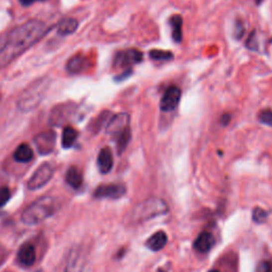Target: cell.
Returning <instances> with one entry per match:
<instances>
[{
  "label": "cell",
  "instance_id": "1",
  "mask_svg": "<svg viewBox=\"0 0 272 272\" xmlns=\"http://www.w3.org/2000/svg\"><path fill=\"white\" fill-rule=\"evenodd\" d=\"M48 30L45 23L38 20L28 21L12 30L0 48V70L36 44Z\"/></svg>",
  "mask_w": 272,
  "mask_h": 272
},
{
  "label": "cell",
  "instance_id": "2",
  "mask_svg": "<svg viewBox=\"0 0 272 272\" xmlns=\"http://www.w3.org/2000/svg\"><path fill=\"white\" fill-rule=\"evenodd\" d=\"M57 211V202L51 197H43L32 202L21 214V220L28 226H36Z\"/></svg>",
  "mask_w": 272,
  "mask_h": 272
},
{
  "label": "cell",
  "instance_id": "3",
  "mask_svg": "<svg viewBox=\"0 0 272 272\" xmlns=\"http://www.w3.org/2000/svg\"><path fill=\"white\" fill-rule=\"evenodd\" d=\"M168 212H169V207L163 199L150 198L143 200L134 207L131 212V220L136 223L145 222L166 215Z\"/></svg>",
  "mask_w": 272,
  "mask_h": 272
},
{
  "label": "cell",
  "instance_id": "4",
  "mask_svg": "<svg viewBox=\"0 0 272 272\" xmlns=\"http://www.w3.org/2000/svg\"><path fill=\"white\" fill-rule=\"evenodd\" d=\"M50 81L46 78L38 79L32 82L19 96L17 107L22 112H28L35 109L45 96Z\"/></svg>",
  "mask_w": 272,
  "mask_h": 272
},
{
  "label": "cell",
  "instance_id": "5",
  "mask_svg": "<svg viewBox=\"0 0 272 272\" xmlns=\"http://www.w3.org/2000/svg\"><path fill=\"white\" fill-rule=\"evenodd\" d=\"M54 173V168L50 163H44L39 166L35 172L29 179L27 186L30 190H37L45 186L51 180Z\"/></svg>",
  "mask_w": 272,
  "mask_h": 272
},
{
  "label": "cell",
  "instance_id": "6",
  "mask_svg": "<svg viewBox=\"0 0 272 272\" xmlns=\"http://www.w3.org/2000/svg\"><path fill=\"white\" fill-rule=\"evenodd\" d=\"M143 60V54L138 49H127L116 53L114 59V66L125 69H131L130 67L138 64Z\"/></svg>",
  "mask_w": 272,
  "mask_h": 272
},
{
  "label": "cell",
  "instance_id": "7",
  "mask_svg": "<svg viewBox=\"0 0 272 272\" xmlns=\"http://www.w3.org/2000/svg\"><path fill=\"white\" fill-rule=\"evenodd\" d=\"M128 129H130V115L127 113L114 115L107 125V133L113 136L114 138L118 137Z\"/></svg>",
  "mask_w": 272,
  "mask_h": 272
},
{
  "label": "cell",
  "instance_id": "8",
  "mask_svg": "<svg viewBox=\"0 0 272 272\" xmlns=\"http://www.w3.org/2000/svg\"><path fill=\"white\" fill-rule=\"evenodd\" d=\"M127 188L124 184H103L94 191V197L97 199H119L126 195Z\"/></svg>",
  "mask_w": 272,
  "mask_h": 272
},
{
  "label": "cell",
  "instance_id": "9",
  "mask_svg": "<svg viewBox=\"0 0 272 272\" xmlns=\"http://www.w3.org/2000/svg\"><path fill=\"white\" fill-rule=\"evenodd\" d=\"M181 100V90L178 86L170 85L165 91L159 102V108L163 112H171L177 109Z\"/></svg>",
  "mask_w": 272,
  "mask_h": 272
},
{
  "label": "cell",
  "instance_id": "10",
  "mask_svg": "<svg viewBox=\"0 0 272 272\" xmlns=\"http://www.w3.org/2000/svg\"><path fill=\"white\" fill-rule=\"evenodd\" d=\"M57 142V134L54 131H45L34 137L36 149L41 154H49L53 151Z\"/></svg>",
  "mask_w": 272,
  "mask_h": 272
},
{
  "label": "cell",
  "instance_id": "11",
  "mask_svg": "<svg viewBox=\"0 0 272 272\" xmlns=\"http://www.w3.org/2000/svg\"><path fill=\"white\" fill-rule=\"evenodd\" d=\"M86 258L81 249L74 248L69 253V258L64 272H86Z\"/></svg>",
  "mask_w": 272,
  "mask_h": 272
},
{
  "label": "cell",
  "instance_id": "12",
  "mask_svg": "<svg viewBox=\"0 0 272 272\" xmlns=\"http://www.w3.org/2000/svg\"><path fill=\"white\" fill-rule=\"evenodd\" d=\"M73 105L65 103L55 107L50 114V124L53 126H62L73 115Z\"/></svg>",
  "mask_w": 272,
  "mask_h": 272
},
{
  "label": "cell",
  "instance_id": "13",
  "mask_svg": "<svg viewBox=\"0 0 272 272\" xmlns=\"http://www.w3.org/2000/svg\"><path fill=\"white\" fill-rule=\"evenodd\" d=\"M17 260L20 265L25 267H31L33 265L36 260V254L33 245H31L29 243L23 244L18 250Z\"/></svg>",
  "mask_w": 272,
  "mask_h": 272
},
{
  "label": "cell",
  "instance_id": "14",
  "mask_svg": "<svg viewBox=\"0 0 272 272\" xmlns=\"http://www.w3.org/2000/svg\"><path fill=\"white\" fill-rule=\"evenodd\" d=\"M113 154L109 147L102 148L99 152V155L97 158V165L99 168V171L103 174L109 173L112 168H113Z\"/></svg>",
  "mask_w": 272,
  "mask_h": 272
},
{
  "label": "cell",
  "instance_id": "15",
  "mask_svg": "<svg viewBox=\"0 0 272 272\" xmlns=\"http://www.w3.org/2000/svg\"><path fill=\"white\" fill-rule=\"evenodd\" d=\"M215 244V238L210 232H202L195 241V249L201 253H207Z\"/></svg>",
  "mask_w": 272,
  "mask_h": 272
},
{
  "label": "cell",
  "instance_id": "16",
  "mask_svg": "<svg viewBox=\"0 0 272 272\" xmlns=\"http://www.w3.org/2000/svg\"><path fill=\"white\" fill-rule=\"evenodd\" d=\"M167 242H168L167 234L164 231H158L148 239L146 242V246L151 251H159L166 246Z\"/></svg>",
  "mask_w": 272,
  "mask_h": 272
},
{
  "label": "cell",
  "instance_id": "17",
  "mask_svg": "<svg viewBox=\"0 0 272 272\" xmlns=\"http://www.w3.org/2000/svg\"><path fill=\"white\" fill-rule=\"evenodd\" d=\"M169 25L171 27V36L175 43H181L183 38L182 33V26H183V18L179 14L172 15L169 19Z\"/></svg>",
  "mask_w": 272,
  "mask_h": 272
},
{
  "label": "cell",
  "instance_id": "18",
  "mask_svg": "<svg viewBox=\"0 0 272 272\" xmlns=\"http://www.w3.org/2000/svg\"><path fill=\"white\" fill-rule=\"evenodd\" d=\"M14 159L19 163H28L33 158V150L27 143H21L14 152Z\"/></svg>",
  "mask_w": 272,
  "mask_h": 272
},
{
  "label": "cell",
  "instance_id": "19",
  "mask_svg": "<svg viewBox=\"0 0 272 272\" xmlns=\"http://www.w3.org/2000/svg\"><path fill=\"white\" fill-rule=\"evenodd\" d=\"M65 180L70 187L78 189L80 186L82 185L83 177H82V173L80 172V170L78 169L77 167L71 166L66 172Z\"/></svg>",
  "mask_w": 272,
  "mask_h": 272
},
{
  "label": "cell",
  "instance_id": "20",
  "mask_svg": "<svg viewBox=\"0 0 272 272\" xmlns=\"http://www.w3.org/2000/svg\"><path fill=\"white\" fill-rule=\"evenodd\" d=\"M86 66V60L81 55H75L71 58L66 65V69L69 74H80Z\"/></svg>",
  "mask_w": 272,
  "mask_h": 272
},
{
  "label": "cell",
  "instance_id": "21",
  "mask_svg": "<svg viewBox=\"0 0 272 272\" xmlns=\"http://www.w3.org/2000/svg\"><path fill=\"white\" fill-rule=\"evenodd\" d=\"M79 23L75 18H65L60 21V25L58 28L59 33L62 35H68L74 33L78 29Z\"/></svg>",
  "mask_w": 272,
  "mask_h": 272
},
{
  "label": "cell",
  "instance_id": "22",
  "mask_svg": "<svg viewBox=\"0 0 272 272\" xmlns=\"http://www.w3.org/2000/svg\"><path fill=\"white\" fill-rule=\"evenodd\" d=\"M78 137V132L74 129L73 127H66L65 129L63 130V135H62V146L64 148H70L74 145L76 139Z\"/></svg>",
  "mask_w": 272,
  "mask_h": 272
},
{
  "label": "cell",
  "instance_id": "23",
  "mask_svg": "<svg viewBox=\"0 0 272 272\" xmlns=\"http://www.w3.org/2000/svg\"><path fill=\"white\" fill-rule=\"evenodd\" d=\"M116 139V145H117V152L118 154H122L123 152L126 150L127 146L129 145L131 140V129H128L123 134H121Z\"/></svg>",
  "mask_w": 272,
  "mask_h": 272
},
{
  "label": "cell",
  "instance_id": "24",
  "mask_svg": "<svg viewBox=\"0 0 272 272\" xmlns=\"http://www.w3.org/2000/svg\"><path fill=\"white\" fill-rule=\"evenodd\" d=\"M149 55L152 60H155V61H168L173 58L172 52L166 51V50H158V49L151 50L149 52Z\"/></svg>",
  "mask_w": 272,
  "mask_h": 272
},
{
  "label": "cell",
  "instance_id": "25",
  "mask_svg": "<svg viewBox=\"0 0 272 272\" xmlns=\"http://www.w3.org/2000/svg\"><path fill=\"white\" fill-rule=\"evenodd\" d=\"M259 121L263 125L272 127V110L266 109L261 111L259 113Z\"/></svg>",
  "mask_w": 272,
  "mask_h": 272
},
{
  "label": "cell",
  "instance_id": "26",
  "mask_svg": "<svg viewBox=\"0 0 272 272\" xmlns=\"http://www.w3.org/2000/svg\"><path fill=\"white\" fill-rule=\"evenodd\" d=\"M267 217H268V213L266 211H264L263 209H261V207H257V209H254L252 218L255 222H258V223L265 222Z\"/></svg>",
  "mask_w": 272,
  "mask_h": 272
},
{
  "label": "cell",
  "instance_id": "27",
  "mask_svg": "<svg viewBox=\"0 0 272 272\" xmlns=\"http://www.w3.org/2000/svg\"><path fill=\"white\" fill-rule=\"evenodd\" d=\"M11 193L10 189L7 187H0V207H2L6 204V202L10 200Z\"/></svg>",
  "mask_w": 272,
  "mask_h": 272
},
{
  "label": "cell",
  "instance_id": "28",
  "mask_svg": "<svg viewBox=\"0 0 272 272\" xmlns=\"http://www.w3.org/2000/svg\"><path fill=\"white\" fill-rule=\"evenodd\" d=\"M255 272H272V262L269 261H264L261 262L257 269H255Z\"/></svg>",
  "mask_w": 272,
  "mask_h": 272
},
{
  "label": "cell",
  "instance_id": "29",
  "mask_svg": "<svg viewBox=\"0 0 272 272\" xmlns=\"http://www.w3.org/2000/svg\"><path fill=\"white\" fill-rule=\"evenodd\" d=\"M246 46H247V48H249V49H251V50H258L259 44H258V38L255 37V32H253L252 34H250L249 38L247 39Z\"/></svg>",
  "mask_w": 272,
  "mask_h": 272
},
{
  "label": "cell",
  "instance_id": "30",
  "mask_svg": "<svg viewBox=\"0 0 272 272\" xmlns=\"http://www.w3.org/2000/svg\"><path fill=\"white\" fill-rule=\"evenodd\" d=\"M36 1H44V0H19V2L22 5H31L32 3Z\"/></svg>",
  "mask_w": 272,
  "mask_h": 272
},
{
  "label": "cell",
  "instance_id": "31",
  "mask_svg": "<svg viewBox=\"0 0 272 272\" xmlns=\"http://www.w3.org/2000/svg\"><path fill=\"white\" fill-rule=\"evenodd\" d=\"M230 119H231V116L229 115V114H223V116L221 117V124L223 125V126H227L228 124H229V122H230Z\"/></svg>",
  "mask_w": 272,
  "mask_h": 272
},
{
  "label": "cell",
  "instance_id": "32",
  "mask_svg": "<svg viewBox=\"0 0 272 272\" xmlns=\"http://www.w3.org/2000/svg\"><path fill=\"white\" fill-rule=\"evenodd\" d=\"M254 1H255V2H257L258 4H261V3L263 2V0H254Z\"/></svg>",
  "mask_w": 272,
  "mask_h": 272
},
{
  "label": "cell",
  "instance_id": "33",
  "mask_svg": "<svg viewBox=\"0 0 272 272\" xmlns=\"http://www.w3.org/2000/svg\"><path fill=\"white\" fill-rule=\"evenodd\" d=\"M209 272H219L218 270H211V271H209Z\"/></svg>",
  "mask_w": 272,
  "mask_h": 272
}]
</instances>
